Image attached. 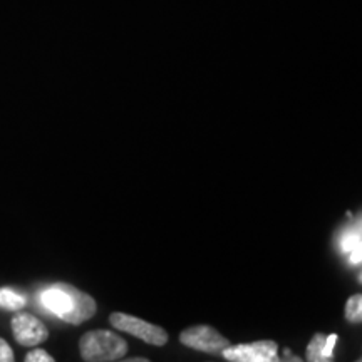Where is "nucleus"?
Segmentation results:
<instances>
[{
  "label": "nucleus",
  "instance_id": "f257e3e1",
  "mask_svg": "<svg viewBox=\"0 0 362 362\" xmlns=\"http://www.w3.org/2000/svg\"><path fill=\"white\" fill-rule=\"evenodd\" d=\"M39 302L44 309L72 325L84 324L96 314L94 298L69 284H56L44 288L39 293Z\"/></svg>",
  "mask_w": 362,
  "mask_h": 362
},
{
  "label": "nucleus",
  "instance_id": "f03ea898",
  "mask_svg": "<svg viewBox=\"0 0 362 362\" xmlns=\"http://www.w3.org/2000/svg\"><path fill=\"white\" fill-rule=\"evenodd\" d=\"M81 357L89 362H110L123 359L128 344L111 330H90L79 341Z\"/></svg>",
  "mask_w": 362,
  "mask_h": 362
},
{
  "label": "nucleus",
  "instance_id": "7ed1b4c3",
  "mask_svg": "<svg viewBox=\"0 0 362 362\" xmlns=\"http://www.w3.org/2000/svg\"><path fill=\"white\" fill-rule=\"evenodd\" d=\"M112 327L123 330V332H128L131 336L141 339V341L153 344V346H165L168 342V334L165 332L158 325H153L146 322V320L138 319V317L121 314V312H115L110 317Z\"/></svg>",
  "mask_w": 362,
  "mask_h": 362
},
{
  "label": "nucleus",
  "instance_id": "20e7f679",
  "mask_svg": "<svg viewBox=\"0 0 362 362\" xmlns=\"http://www.w3.org/2000/svg\"><path fill=\"white\" fill-rule=\"evenodd\" d=\"M180 341L185 346L192 347V349L210 352V354H218V352H223L230 346V342L221 334L216 332L215 329L208 327V325H197V327L183 330Z\"/></svg>",
  "mask_w": 362,
  "mask_h": 362
},
{
  "label": "nucleus",
  "instance_id": "39448f33",
  "mask_svg": "<svg viewBox=\"0 0 362 362\" xmlns=\"http://www.w3.org/2000/svg\"><path fill=\"white\" fill-rule=\"evenodd\" d=\"M226 361L235 362H277V344L274 341H260L252 344L228 346L223 351Z\"/></svg>",
  "mask_w": 362,
  "mask_h": 362
},
{
  "label": "nucleus",
  "instance_id": "423d86ee",
  "mask_svg": "<svg viewBox=\"0 0 362 362\" xmlns=\"http://www.w3.org/2000/svg\"><path fill=\"white\" fill-rule=\"evenodd\" d=\"M12 334L13 339L21 344V346L34 347L39 346L49 337L47 329L40 322L35 315L30 314H19L12 319Z\"/></svg>",
  "mask_w": 362,
  "mask_h": 362
},
{
  "label": "nucleus",
  "instance_id": "0eeeda50",
  "mask_svg": "<svg viewBox=\"0 0 362 362\" xmlns=\"http://www.w3.org/2000/svg\"><path fill=\"white\" fill-rule=\"evenodd\" d=\"M25 304V297L21 296L19 292L12 291V288H0V307L7 310H21Z\"/></svg>",
  "mask_w": 362,
  "mask_h": 362
},
{
  "label": "nucleus",
  "instance_id": "6e6552de",
  "mask_svg": "<svg viewBox=\"0 0 362 362\" xmlns=\"http://www.w3.org/2000/svg\"><path fill=\"white\" fill-rule=\"evenodd\" d=\"M325 336L322 334H315L314 339H312L309 347H307V361L312 362H322L327 361L324 356V346H325Z\"/></svg>",
  "mask_w": 362,
  "mask_h": 362
},
{
  "label": "nucleus",
  "instance_id": "1a4fd4ad",
  "mask_svg": "<svg viewBox=\"0 0 362 362\" xmlns=\"http://www.w3.org/2000/svg\"><path fill=\"white\" fill-rule=\"evenodd\" d=\"M346 317L352 324L362 322V293L352 296L349 300H347Z\"/></svg>",
  "mask_w": 362,
  "mask_h": 362
},
{
  "label": "nucleus",
  "instance_id": "9d476101",
  "mask_svg": "<svg viewBox=\"0 0 362 362\" xmlns=\"http://www.w3.org/2000/svg\"><path fill=\"white\" fill-rule=\"evenodd\" d=\"M361 233L357 232V230H347V232H344V235L341 237V250L349 253L352 248H354L357 243L361 242Z\"/></svg>",
  "mask_w": 362,
  "mask_h": 362
},
{
  "label": "nucleus",
  "instance_id": "9b49d317",
  "mask_svg": "<svg viewBox=\"0 0 362 362\" xmlns=\"http://www.w3.org/2000/svg\"><path fill=\"white\" fill-rule=\"evenodd\" d=\"M54 357L49 356L44 349H34L25 356V362H52Z\"/></svg>",
  "mask_w": 362,
  "mask_h": 362
},
{
  "label": "nucleus",
  "instance_id": "f8f14e48",
  "mask_svg": "<svg viewBox=\"0 0 362 362\" xmlns=\"http://www.w3.org/2000/svg\"><path fill=\"white\" fill-rule=\"evenodd\" d=\"M16 357H13V351L8 344L0 339V362H12Z\"/></svg>",
  "mask_w": 362,
  "mask_h": 362
},
{
  "label": "nucleus",
  "instance_id": "ddd939ff",
  "mask_svg": "<svg viewBox=\"0 0 362 362\" xmlns=\"http://www.w3.org/2000/svg\"><path fill=\"white\" fill-rule=\"evenodd\" d=\"M336 342H337L336 334H332V336H329L327 339H325L324 356H325V359H327V361L332 359V351H334V346H336Z\"/></svg>",
  "mask_w": 362,
  "mask_h": 362
},
{
  "label": "nucleus",
  "instance_id": "4468645a",
  "mask_svg": "<svg viewBox=\"0 0 362 362\" xmlns=\"http://www.w3.org/2000/svg\"><path fill=\"white\" fill-rule=\"evenodd\" d=\"M349 253H351V257H349L351 264H359V262H362V240L357 243L354 248H352Z\"/></svg>",
  "mask_w": 362,
  "mask_h": 362
},
{
  "label": "nucleus",
  "instance_id": "2eb2a0df",
  "mask_svg": "<svg viewBox=\"0 0 362 362\" xmlns=\"http://www.w3.org/2000/svg\"><path fill=\"white\" fill-rule=\"evenodd\" d=\"M285 354L292 356V354H291V351H288V349H287V351H285ZM288 359H291V361H300V359H297V357H288Z\"/></svg>",
  "mask_w": 362,
  "mask_h": 362
},
{
  "label": "nucleus",
  "instance_id": "dca6fc26",
  "mask_svg": "<svg viewBox=\"0 0 362 362\" xmlns=\"http://www.w3.org/2000/svg\"><path fill=\"white\" fill-rule=\"evenodd\" d=\"M359 282L362 284V274H361V277H359Z\"/></svg>",
  "mask_w": 362,
  "mask_h": 362
},
{
  "label": "nucleus",
  "instance_id": "f3484780",
  "mask_svg": "<svg viewBox=\"0 0 362 362\" xmlns=\"http://www.w3.org/2000/svg\"><path fill=\"white\" fill-rule=\"evenodd\" d=\"M361 361H362V359H361Z\"/></svg>",
  "mask_w": 362,
  "mask_h": 362
}]
</instances>
